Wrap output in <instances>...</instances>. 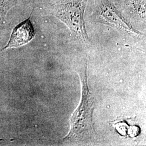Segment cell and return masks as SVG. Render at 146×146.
<instances>
[{
  "label": "cell",
  "instance_id": "obj_1",
  "mask_svg": "<svg viewBox=\"0 0 146 146\" xmlns=\"http://www.w3.org/2000/svg\"><path fill=\"white\" fill-rule=\"evenodd\" d=\"M88 61H86L78 69L82 85V96L80 104L74 112L70 120V129L63 140L66 141L82 140L94 135L93 114L95 101L90 92L87 78Z\"/></svg>",
  "mask_w": 146,
  "mask_h": 146
},
{
  "label": "cell",
  "instance_id": "obj_2",
  "mask_svg": "<svg viewBox=\"0 0 146 146\" xmlns=\"http://www.w3.org/2000/svg\"><path fill=\"white\" fill-rule=\"evenodd\" d=\"M88 0H57L49 7V13L68 27L73 37L81 43L90 40L86 28L84 14Z\"/></svg>",
  "mask_w": 146,
  "mask_h": 146
},
{
  "label": "cell",
  "instance_id": "obj_3",
  "mask_svg": "<svg viewBox=\"0 0 146 146\" xmlns=\"http://www.w3.org/2000/svg\"><path fill=\"white\" fill-rule=\"evenodd\" d=\"M91 18L96 22L111 27L125 34L135 37L143 35L133 28L130 21L110 0H94Z\"/></svg>",
  "mask_w": 146,
  "mask_h": 146
},
{
  "label": "cell",
  "instance_id": "obj_4",
  "mask_svg": "<svg viewBox=\"0 0 146 146\" xmlns=\"http://www.w3.org/2000/svg\"><path fill=\"white\" fill-rule=\"evenodd\" d=\"M31 14L28 19L14 27L9 41L2 50L7 48L21 47L34 38L35 31L31 22Z\"/></svg>",
  "mask_w": 146,
  "mask_h": 146
},
{
  "label": "cell",
  "instance_id": "obj_5",
  "mask_svg": "<svg viewBox=\"0 0 146 146\" xmlns=\"http://www.w3.org/2000/svg\"><path fill=\"white\" fill-rule=\"evenodd\" d=\"M116 5L126 19L146 22V0H116Z\"/></svg>",
  "mask_w": 146,
  "mask_h": 146
},
{
  "label": "cell",
  "instance_id": "obj_6",
  "mask_svg": "<svg viewBox=\"0 0 146 146\" xmlns=\"http://www.w3.org/2000/svg\"><path fill=\"white\" fill-rule=\"evenodd\" d=\"M8 2L7 0H0V17L6 14L8 9L11 7V5H5Z\"/></svg>",
  "mask_w": 146,
  "mask_h": 146
}]
</instances>
